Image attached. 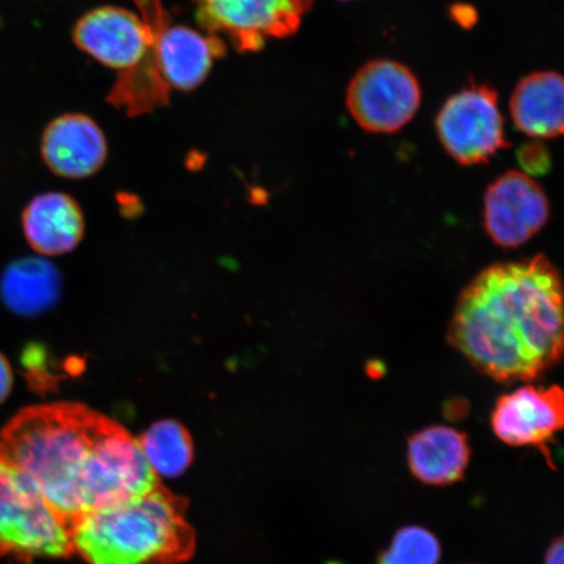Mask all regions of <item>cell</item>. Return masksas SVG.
<instances>
[{"mask_svg":"<svg viewBox=\"0 0 564 564\" xmlns=\"http://www.w3.org/2000/svg\"><path fill=\"white\" fill-rule=\"evenodd\" d=\"M41 152L54 174L83 180L100 171L108 158V143L94 119L66 115L46 127Z\"/></svg>","mask_w":564,"mask_h":564,"instance_id":"cell-12","label":"cell"},{"mask_svg":"<svg viewBox=\"0 0 564 564\" xmlns=\"http://www.w3.org/2000/svg\"><path fill=\"white\" fill-rule=\"evenodd\" d=\"M564 423V394L560 386H524L502 394L492 409L491 429L512 447H538L550 460L547 443Z\"/></svg>","mask_w":564,"mask_h":564,"instance_id":"cell-10","label":"cell"},{"mask_svg":"<svg viewBox=\"0 0 564 564\" xmlns=\"http://www.w3.org/2000/svg\"><path fill=\"white\" fill-rule=\"evenodd\" d=\"M138 443L147 464L158 478L180 477L193 463L192 435L178 421L162 420L153 423Z\"/></svg>","mask_w":564,"mask_h":564,"instance_id":"cell-17","label":"cell"},{"mask_svg":"<svg viewBox=\"0 0 564 564\" xmlns=\"http://www.w3.org/2000/svg\"><path fill=\"white\" fill-rule=\"evenodd\" d=\"M0 455L31 479L70 528L90 511L160 485L138 440L79 403L21 409L0 432Z\"/></svg>","mask_w":564,"mask_h":564,"instance_id":"cell-1","label":"cell"},{"mask_svg":"<svg viewBox=\"0 0 564 564\" xmlns=\"http://www.w3.org/2000/svg\"><path fill=\"white\" fill-rule=\"evenodd\" d=\"M13 386V373L9 359L0 352V405L10 397Z\"/></svg>","mask_w":564,"mask_h":564,"instance_id":"cell-20","label":"cell"},{"mask_svg":"<svg viewBox=\"0 0 564 564\" xmlns=\"http://www.w3.org/2000/svg\"><path fill=\"white\" fill-rule=\"evenodd\" d=\"M153 37L150 19L110 6L86 13L74 30V42L80 51L122 73L144 58Z\"/></svg>","mask_w":564,"mask_h":564,"instance_id":"cell-11","label":"cell"},{"mask_svg":"<svg viewBox=\"0 0 564 564\" xmlns=\"http://www.w3.org/2000/svg\"><path fill=\"white\" fill-rule=\"evenodd\" d=\"M340 2H349V0H340Z\"/></svg>","mask_w":564,"mask_h":564,"instance_id":"cell-22","label":"cell"},{"mask_svg":"<svg viewBox=\"0 0 564 564\" xmlns=\"http://www.w3.org/2000/svg\"><path fill=\"white\" fill-rule=\"evenodd\" d=\"M561 273L544 253L485 268L463 289L448 344L484 376L533 382L563 355Z\"/></svg>","mask_w":564,"mask_h":564,"instance_id":"cell-2","label":"cell"},{"mask_svg":"<svg viewBox=\"0 0 564 564\" xmlns=\"http://www.w3.org/2000/svg\"><path fill=\"white\" fill-rule=\"evenodd\" d=\"M471 457L468 436L458 430L434 425L408 438V465L420 482L449 486L463 481Z\"/></svg>","mask_w":564,"mask_h":564,"instance_id":"cell-14","label":"cell"},{"mask_svg":"<svg viewBox=\"0 0 564 564\" xmlns=\"http://www.w3.org/2000/svg\"><path fill=\"white\" fill-rule=\"evenodd\" d=\"M138 4L141 15L152 21L154 37L144 58L129 69L131 80L158 95L200 86L216 56L225 53L223 41L185 25H171L161 0H138Z\"/></svg>","mask_w":564,"mask_h":564,"instance_id":"cell-5","label":"cell"},{"mask_svg":"<svg viewBox=\"0 0 564 564\" xmlns=\"http://www.w3.org/2000/svg\"><path fill=\"white\" fill-rule=\"evenodd\" d=\"M422 90L411 69L391 59H377L359 68L347 89L350 116L371 133H393L412 121Z\"/></svg>","mask_w":564,"mask_h":564,"instance_id":"cell-6","label":"cell"},{"mask_svg":"<svg viewBox=\"0 0 564 564\" xmlns=\"http://www.w3.org/2000/svg\"><path fill=\"white\" fill-rule=\"evenodd\" d=\"M518 160L528 175H544L552 165L549 151L539 141L521 147L518 152Z\"/></svg>","mask_w":564,"mask_h":564,"instance_id":"cell-19","label":"cell"},{"mask_svg":"<svg viewBox=\"0 0 564 564\" xmlns=\"http://www.w3.org/2000/svg\"><path fill=\"white\" fill-rule=\"evenodd\" d=\"M564 541L562 535L555 539L546 550L544 564H564Z\"/></svg>","mask_w":564,"mask_h":564,"instance_id":"cell-21","label":"cell"},{"mask_svg":"<svg viewBox=\"0 0 564 564\" xmlns=\"http://www.w3.org/2000/svg\"><path fill=\"white\" fill-rule=\"evenodd\" d=\"M510 111L517 129L529 138L546 140L562 137L563 77L554 70L525 76L512 91Z\"/></svg>","mask_w":564,"mask_h":564,"instance_id":"cell-15","label":"cell"},{"mask_svg":"<svg viewBox=\"0 0 564 564\" xmlns=\"http://www.w3.org/2000/svg\"><path fill=\"white\" fill-rule=\"evenodd\" d=\"M186 514V500L158 485L76 520L74 553L88 564L185 563L196 546Z\"/></svg>","mask_w":564,"mask_h":564,"instance_id":"cell-3","label":"cell"},{"mask_svg":"<svg viewBox=\"0 0 564 564\" xmlns=\"http://www.w3.org/2000/svg\"><path fill=\"white\" fill-rule=\"evenodd\" d=\"M545 189L525 173L511 171L494 181L484 196V228L491 241L514 249L531 241L549 221Z\"/></svg>","mask_w":564,"mask_h":564,"instance_id":"cell-9","label":"cell"},{"mask_svg":"<svg viewBox=\"0 0 564 564\" xmlns=\"http://www.w3.org/2000/svg\"><path fill=\"white\" fill-rule=\"evenodd\" d=\"M197 19L212 34L228 35L241 52H258L268 37L299 31L314 0H195ZM217 37V35H216Z\"/></svg>","mask_w":564,"mask_h":564,"instance_id":"cell-8","label":"cell"},{"mask_svg":"<svg viewBox=\"0 0 564 564\" xmlns=\"http://www.w3.org/2000/svg\"><path fill=\"white\" fill-rule=\"evenodd\" d=\"M62 273L44 258L25 257L7 265L0 278V297L10 312L33 317L59 302Z\"/></svg>","mask_w":564,"mask_h":564,"instance_id":"cell-16","label":"cell"},{"mask_svg":"<svg viewBox=\"0 0 564 564\" xmlns=\"http://www.w3.org/2000/svg\"><path fill=\"white\" fill-rule=\"evenodd\" d=\"M435 126L444 151L462 165L485 164L510 145L497 91L486 84H471L451 96Z\"/></svg>","mask_w":564,"mask_h":564,"instance_id":"cell-7","label":"cell"},{"mask_svg":"<svg viewBox=\"0 0 564 564\" xmlns=\"http://www.w3.org/2000/svg\"><path fill=\"white\" fill-rule=\"evenodd\" d=\"M442 546L429 529L408 525L399 529L390 546L380 553L377 564H440Z\"/></svg>","mask_w":564,"mask_h":564,"instance_id":"cell-18","label":"cell"},{"mask_svg":"<svg viewBox=\"0 0 564 564\" xmlns=\"http://www.w3.org/2000/svg\"><path fill=\"white\" fill-rule=\"evenodd\" d=\"M23 230L34 251L44 257H59L80 245L86 220L74 197L46 193L35 196L25 207Z\"/></svg>","mask_w":564,"mask_h":564,"instance_id":"cell-13","label":"cell"},{"mask_svg":"<svg viewBox=\"0 0 564 564\" xmlns=\"http://www.w3.org/2000/svg\"><path fill=\"white\" fill-rule=\"evenodd\" d=\"M74 554L70 527L24 474L0 455V556L19 562Z\"/></svg>","mask_w":564,"mask_h":564,"instance_id":"cell-4","label":"cell"}]
</instances>
